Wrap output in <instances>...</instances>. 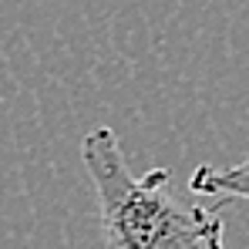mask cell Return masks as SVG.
I'll return each mask as SVG.
<instances>
[{"mask_svg":"<svg viewBox=\"0 0 249 249\" xmlns=\"http://www.w3.org/2000/svg\"><path fill=\"white\" fill-rule=\"evenodd\" d=\"M192 196H215V199H246L249 202V159L239 165L215 168V165H199L189 178Z\"/></svg>","mask_w":249,"mask_h":249,"instance_id":"cell-2","label":"cell"},{"mask_svg":"<svg viewBox=\"0 0 249 249\" xmlns=\"http://www.w3.org/2000/svg\"><path fill=\"white\" fill-rule=\"evenodd\" d=\"M81 162L98 196L105 249H226L222 212L178 199L165 165L131 175L122 138L108 124L81 138Z\"/></svg>","mask_w":249,"mask_h":249,"instance_id":"cell-1","label":"cell"}]
</instances>
